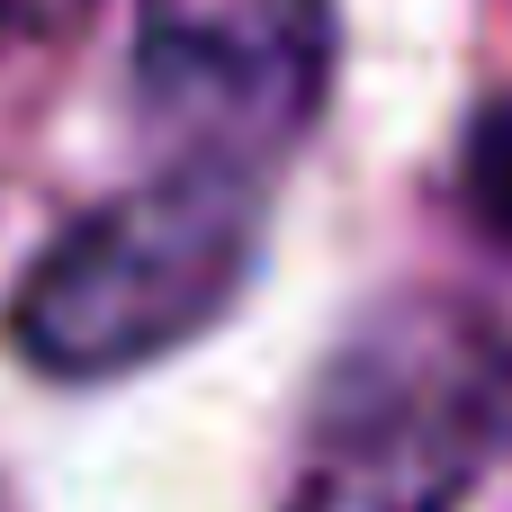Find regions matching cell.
<instances>
[{
	"mask_svg": "<svg viewBox=\"0 0 512 512\" xmlns=\"http://www.w3.org/2000/svg\"><path fill=\"white\" fill-rule=\"evenodd\" d=\"M126 72L171 153L270 171L333 90V0H135Z\"/></svg>",
	"mask_w": 512,
	"mask_h": 512,
	"instance_id": "3957f363",
	"label": "cell"
},
{
	"mask_svg": "<svg viewBox=\"0 0 512 512\" xmlns=\"http://www.w3.org/2000/svg\"><path fill=\"white\" fill-rule=\"evenodd\" d=\"M261 198H270V171L252 162L162 153L153 180L99 198L27 261L9 297V351L63 387L180 351L252 279Z\"/></svg>",
	"mask_w": 512,
	"mask_h": 512,
	"instance_id": "7a4b0ae2",
	"label": "cell"
},
{
	"mask_svg": "<svg viewBox=\"0 0 512 512\" xmlns=\"http://www.w3.org/2000/svg\"><path fill=\"white\" fill-rule=\"evenodd\" d=\"M512 459V324L396 297L324 360L279 512H459Z\"/></svg>",
	"mask_w": 512,
	"mask_h": 512,
	"instance_id": "6da1fadb",
	"label": "cell"
},
{
	"mask_svg": "<svg viewBox=\"0 0 512 512\" xmlns=\"http://www.w3.org/2000/svg\"><path fill=\"white\" fill-rule=\"evenodd\" d=\"M459 198L468 216L512 252V99H495L477 126H468V153H459Z\"/></svg>",
	"mask_w": 512,
	"mask_h": 512,
	"instance_id": "277c9868",
	"label": "cell"
},
{
	"mask_svg": "<svg viewBox=\"0 0 512 512\" xmlns=\"http://www.w3.org/2000/svg\"><path fill=\"white\" fill-rule=\"evenodd\" d=\"M90 0H0V45H36V36H63Z\"/></svg>",
	"mask_w": 512,
	"mask_h": 512,
	"instance_id": "5b68a950",
	"label": "cell"
}]
</instances>
